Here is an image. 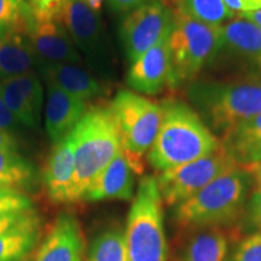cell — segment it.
<instances>
[{"instance_id": "obj_1", "label": "cell", "mask_w": 261, "mask_h": 261, "mask_svg": "<svg viewBox=\"0 0 261 261\" xmlns=\"http://www.w3.org/2000/svg\"><path fill=\"white\" fill-rule=\"evenodd\" d=\"M162 122L149 150L152 168L165 172L210 155L221 145L218 137L189 104L163 100Z\"/></svg>"}, {"instance_id": "obj_2", "label": "cell", "mask_w": 261, "mask_h": 261, "mask_svg": "<svg viewBox=\"0 0 261 261\" xmlns=\"http://www.w3.org/2000/svg\"><path fill=\"white\" fill-rule=\"evenodd\" d=\"M250 184L249 173L238 167L175 205L174 224L179 232L184 234L200 228L236 225L246 210Z\"/></svg>"}, {"instance_id": "obj_3", "label": "cell", "mask_w": 261, "mask_h": 261, "mask_svg": "<svg viewBox=\"0 0 261 261\" xmlns=\"http://www.w3.org/2000/svg\"><path fill=\"white\" fill-rule=\"evenodd\" d=\"M70 137L75 168L68 203H75L83 201L91 182L119 154L122 144L110 107L87 109Z\"/></svg>"}, {"instance_id": "obj_4", "label": "cell", "mask_w": 261, "mask_h": 261, "mask_svg": "<svg viewBox=\"0 0 261 261\" xmlns=\"http://www.w3.org/2000/svg\"><path fill=\"white\" fill-rule=\"evenodd\" d=\"M223 47L221 27L192 17L181 5L173 9V27L169 34L171 71L168 85L190 81Z\"/></svg>"}, {"instance_id": "obj_5", "label": "cell", "mask_w": 261, "mask_h": 261, "mask_svg": "<svg viewBox=\"0 0 261 261\" xmlns=\"http://www.w3.org/2000/svg\"><path fill=\"white\" fill-rule=\"evenodd\" d=\"M125 237L128 261H167L163 201L154 175L140 179L127 217Z\"/></svg>"}, {"instance_id": "obj_6", "label": "cell", "mask_w": 261, "mask_h": 261, "mask_svg": "<svg viewBox=\"0 0 261 261\" xmlns=\"http://www.w3.org/2000/svg\"><path fill=\"white\" fill-rule=\"evenodd\" d=\"M189 96L211 128L221 135L261 113V80L196 84Z\"/></svg>"}, {"instance_id": "obj_7", "label": "cell", "mask_w": 261, "mask_h": 261, "mask_svg": "<svg viewBox=\"0 0 261 261\" xmlns=\"http://www.w3.org/2000/svg\"><path fill=\"white\" fill-rule=\"evenodd\" d=\"M121 144L129 165L137 174L144 171L143 156L149 152L162 122V108L148 98L128 90L116 93L110 104Z\"/></svg>"}, {"instance_id": "obj_8", "label": "cell", "mask_w": 261, "mask_h": 261, "mask_svg": "<svg viewBox=\"0 0 261 261\" xmlns=\"http://www.w3.org/2000/svg\"><path fill=\"white\" fill-rule=\"evenodd\" d=\"M234 168L238 165L221 144L210 155L161 172L156 180L163 203L169 207L180 204Z\"/></svg>"}, {"instance_id": "obj_9", "label": "cell", "mask_w": 261, "mask_h": 261, "mask_svg": "<svg viewBox=\"0 0 261 261\" xmlns=\"http://www.w3.org/2000/svg\"><path fill=\"white\" fill-rule=\"evenodd\" d=\"M58 21L67 28L79 54L86 57L89 67L99 75L109 69V52L99 12L84 0H63Z\"/></svg>"}, {"instance_id": "obj_10", "label": "cell", "mask_w": 261, "mask_h": 261, "mask_svg": "<svg viewBox=\"0 0 261 261\" xmlns=\"http://www.w3.org/2000/svg\"><path fill=\"white\" fill-rule=\"evenodd\" d=\"M173 9L160 0H150L127 14L123 18L120 37L130 62L144 55L172 29Z\"/></svg>"}, {"instance_id": "obj_11", "label": "cell", "mask_w": 261, "mask_h": 261, "mask_svg": "<svg viewBox=\"0 0 261 261\" xmlns=\"http://www.w3.org/2000/svg\"><path fill=\"white\" fill-rule=\"evenodd\" d=\"M28 37L35 54V63L81 64V56L67 28L56 19L31 15Z\"/></svg>"}, {"instance_id": "obj_12", "label": "cell", "mask_w": 261, "mask_h": 261, "mask_svg": "<svg viewBox=\"0 0 261 261\" xmlns=\"http://www.w3.org/2000/svg\"><path fill=\"white\" fill-rule=\"evenodd\" d=\"M171 31L166 33L158 44L142 55L138 60L132 62L127 74V84L137 92L156 94L166 84H168L171 71Z\"/></svg>"}, {"instance_id": "obj_13", "label": "cell", "mask_w": 261, "mask_h": 261, "mask_svg": "<svg viewBox=\"0 0 261 261\" xmlns=\"http://www.w3.org/2000/svg\"><path fill=\"white\" fill-rule=\"evenodd\" d=\"M85 243L79 221L64 213L55 220L35 261H83Z\"/></svg>"}, {"instance_id": "obj_14", "label": "cell", "mask_w": 261, "mask_h": 261, "mask_svg": "<svg viewBox=\"0 0 261 261\" xmlns=\"http://www.w3.org/2000/svg\"><path fill=\"white\" fill-rule=\"evenodd\" d=\"M135 174L121 148L113 161L91 182L83 201L132 200L135 197Z\"/></svg>"}, {"instance_id": "obj_15", "label": "cell", "mask_w": 261, "mask_h": 261, "mask_svg": "<svg viewBox=\"0 0 261 261\" xmlns=\"http://www.w3.org/2000/svg\"><path fill=\"white\" fill-rule=\"evenodd\" d=\"M31 14L23 22L0 33V77L14 79L35 68V54L28 37Z\"/></svg>"}, {"instance_id": "obj_16", "label": "cell", "mask_w": 261, "mask_h": 261, "mask_svg": "<svg viewBox=\"0 0 261 261\" xmlns=\"http://www.w3.org/2000/svg\"><path fill=\"white\" fill-rule=\"evenodd\" d=\"M86 100L48 85L45 127L54 144L69 136L86 113Z\"/></svg>"}, {"instance_id": "obj_17", "label": "cell", "mask_w": 261, "mask_h": 261, "mask_svg": "<svg viewBox=\"0 0 261 261\" xmlns=\"http://www.w3.org/2000/svg\"><path fill=\"white\" fill-rule=\"evenodd\" d=\"M187 237L180 261H226L230 243L241 238V228L232 226L205 227L184 233Z\"/></svg>"}, {"instance_id": "obj_18", "label": "cell", "mask_w": 261, "mask_h": 261, "mask_svg": "<svg viewBox=\"0 0 261 261\" xmlns=\"http://www.w3.org/2000/svg\"><path fill=\"white\" fill-rule=\"evenodd\" d=\"M35 68L47 85L60 87L86 102L106 93L104 85L81 64L35 63Z\"/></svg>"}, {"instance_id": "obj_19", "label": "cell", "mask_w": 261, "mask_h": 261, "mask_svg": "<svg viewBox=\"0 0 261 261\" xmlns=\"http://www.w3.org/2000/svg\"><path fill=\"white\" fill-rule=\"evenodd\" d=\"M75 168L74 143L70 135L54 145L44 172L47 194L55 203H68Z\"/></svg>"}, {"instance_id": "obj_20", "label": "cell", "mask_w": 261, "mask_h": 261, "mask_svg": "<svg viewBox=\"0 0 261 261\" xmlns=\"http://www.w3.org/2000/svg\"><path fill=\"white\" fill-rule=\"evenodd\" d=\"M221 144L240 168L261 161V113L223 133Z\"/></svg>"}, {"instance_id": "obj_21", "label": "cell", "mask_w": 261, "mask_h": 261, "mask_svg": "<svg viewBox=\"0 0 261 261\" xmlns=\"http://www.w3.org/2000/svg\"><path fill=\"white\" fill-rule=\"evenodd\" d=\"M223 46L249 61L261 75V29L243 16L221 25Z\"/></svg>"}, {"instance_id": "obj_22", "label": "cell", "mask_w": 261, "mask_h": 261, "mask_svg": "<svg viewBox=\"0 0 261 261\" xmlns=\"http://www.w3.org/2000/svg\"><path fill=\"white\" fill-rule=\"evenodd\" d=\"M40 237V219L33 213L17 226L0 234V261H22Z\"/></svg>"}, {"instance_id": "obj_23", "label": "cell", "mask_w": 261, "mask_h": 261, "mask_svg": "<svg viewBox=\"0 0 261 261\" xmlns=\"http://www.w3.org/2000/svg\"><path fill=\"white\" fill-rule=\"evenodd\" d=\"M34 167L17 151H0V187L23 189L34 179Z\"/></svg>"}, {"instance_id": "obj_24", "label": "cell", "mask_w": 261, "mask_h": 261, "mask_svg": "<svg viewBox=\"0 0 261 261\" xmlns=\"http://www.w3.org/2000/svg\"><path fill=\"white\" fill-rule=\"evenodd\" d=\"M87 261H128L125 233L120 228H110L94 238Z\"/></svg>"}, {"instance_id": "obj_25", "label": "cell", "mask_w": 261, "mask_h": 261, "mask_svg": "<svg viewBox=\"0 0 261 261\" xmlns=\"http://www.w3.org/2000/svg\"><path fill=\"white\" fill-rule=\"evenodd\" d=\"M179 5L192 17L215 27H221L226 21L236 17L223 0H180Z\"/></svg>"}, {"instance_id": "obj_26", "label": "cell", "mask_w": 261, "mask_h": 261, "mask_svg": "<svg viewBox=\"0 0 261 261\" xmlns=\"http://www.w3.org/2000/svg\"><path fill=\"white\" fill-rule=\"evenodd\" d=\"M0 94H2L6 108L11 112L19 125L31 127V128L37 126V123L39 122V116L32 109L27 98L16 86L14 80H2V83H0Z\"/></svg>"}, {"instance_id": "obj_27", "label": "cell", "mask_w": 261, "mask_h": 261, "mask_svg": "<svg viewBox=\"0 0 261 261\" xmlns=\"http://www.w3.org/2000/svg\"><path fill=\"white\" fill-rule=\"evenodd\" d=\"M31 14L25 0H0V33L23 22Z\"/></svg>"}, {"instance_id": "obj_28", "label": "cell", "mask_w": 261, "mask_h": 261, "mask_svg": "<svg viewBox=\"0 0 261 261\" xmlns=\"http://www.w3.org/2000/svg\"><path fill=\"white\" fill-rule=\"evenodd\" d=\"M12 80L19 91L23 93V96L27 98L34 113L40 117L42 103H44V91H42L38 75L34 71H31V73L21 75V76L14 77Z\"/></svg>"}, {"instance_id": "obj_29", "label": "cell", "mask_w": 261, "mask_h": 261, "mask_svg": "<svg viewBox=\"0 0 261 261\" xmlns=\"http://www.w3.org/2000/svg\"><path fill=\"white\" fill-rule=\"evenodd\" d=\"M33 211V202L23 191L0 187V214Z\"/></svg>"}, {"instance_id": "obj_30", "label": "cell", "mask_w": 261, "mask_h": 261, "mask_svg": "<svg viewBox=\"0 0 261 261\" xmlns=\"http://www.w3.org/2000/svg\"><path fill=\"white\" fill-rule=\"evenodd\" d=\"M230 261H261V232L241 240Z\"/></svg>"}, {"instance_id": "obj_31", "label": "cell", "mask_w": 261, "mask_h": 261, "mask_svg": "<svg viewBox=\"0 0 261 261\" xmlns=\"http://www.w3.org/2000/svg\"><path fill=\"white\" fill-rule=\"evenodd\" d=\"M34 210L28 212H16V213H6L0 214V234L11 230L12 227L17 226L22 221H24L27 218L34 213Z\"/></svg>"}, {"instance_id": "obj_32", "label": "cell", "mask_w": 261, "mask_h": 261, "mask_svg": "<svg viewBox=\"0 0 261 261\" xmlns=\"http://www.w3.org/2000/svg\"><path fill=\"white\" fill-rule=\"evenodd\" d=\"M223 2L236 15L238 12L242 15L261 9V0H223Z\"/></svg>"}, {"instance_id": "obj_33", "label": "cell", "mask_w": 261, "mask_h": 261, "mask_svg": "<svg viewBox=\"0 0 261 261\" xmlns=\"http://www.w3.org/2000/svg\"><path fill=\"white\" fill-rule=\"evenodd\" d=\"M19 123L15 119L11 112L6 108L4 100H3L2 94H0V129L6 130L9 133H14L17 130Z\"/></svg>"}, {"instance_id": "obj_34", "label": "cell", "mask_w": 261, "mask_h": 261, "mask_svg": "<svg viewBox=\"0 0 261 261\" xmlns=\"http://www.w3.org/2000/svg\"><path fill=\"white\" fill-rule=\"evenodd\" d=\"M150 0H108L110 9L115 12L128 14L133 10L138 9L139 6L146 4Z\"/></svg>"}, {"instance_id": "obj_35", "label": "cell", "mask_w": 261, "mask_h": 261, "mask_svg": "<svg viewBox=\"0 0 261 261\" xmlns=\"http://www.w3.org/2000/svg\"><path fill=\"white\" fill-rule=\"evenodd\" d=\"M248 215L249 220L253 224L260 226L261 225V190H254V194L250 197L248 203Z\"/></svg>"}, {"instance_id": "obj_36", "label": "cell", "mask_w": 261, "mask_h": 261, "mask_svg": "<svg viewBox=\"0 0 261 261\" xmlns=\"http://www.w3.org/2000/svg\"><path fill=\"white\" fill-rule=\"evenodd\" d=\"M17 140L11 133L0 129V151H16Z\"/></svg>"}, {"instance_id": "obj_37", "label": "cell", "mask_w": 261, "mask_h": 261, "mask_svg": "<svg viewBox=\"0 0 261 261\" xmlns=\"http://www.w3.org/2000/svg\"><path fill=\"white\" fill-rule=\"evenodd\" d=\"M242 169L249 173L250 178L253 179L254 185H255V190H261V161Z\"/></svg>"}, {"instance_id": "obj_38", "label": "cell", "mask_w": 261, "mask_h": 261, "mask_svg": "<svg viewBox=\"0 0 261 261\" xmlns=\"http://www.w3.org/2000/svg\"><path fill=\"white\" fill-rule=\"evenodd\" d=\"M241 16H243L244 18L249 19L250 22L255 23L257 27L261 29V9L255 10V11H252V12H247V14H242Z\"/></svg>"}, {"instance_id": "obj_39", "label": "cell", "mask_w": 261, "mask_h": 261, "mask_svg": "<svg viewBox=\"0 0 261 261\" xmlns=\"http://www.w3.org/2000/svg\"><path fill=\"white\" fill-rule=\"evenodd\" d=\"M160 2L163 3L166 6H168V8L171 9H174L175 6H177L179 3H180V0H160Z\"/></svg>"}, {"instance_id": "obj_40", "label": "cell", "mask_w": 261, "mask_h": 261, "mask_svg": "<svg viewBox=\"0 0 261 261\" xmlns=\"http://www.w3.org/2000/svg\"><path fill=\"white\" fill-rule=\"evenodd\" d=\"M259 230H260V232H261V225L259 226Z\"/></svg>"}, {"instance_id": "obj_41", "label": "cell", "mask_w": 261, "mask_h": 261, "mask_svg": "<svg viewBox=\"0 0 261 261\" xmlns=\"http://www.w3.org/2000/svg\"><path fill=\"white\" fill-rule=\"evenodd\" d=\"M33 2V0H28V3H32Z\"/></svg>"}]
</instances>
